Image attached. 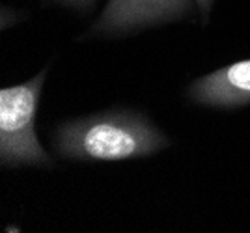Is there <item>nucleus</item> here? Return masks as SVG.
Here are the masks:
<instances>
[{
	"mask_svg": "<svg viewBox=\"0 0 250 233\" xmlns=\"http://www.w3.org/2000/svg\"><path fill=\"white\" fill-rule=\"evenodd\" d=\"M187 97L192 103L217 108L250 103V60H241L224 65L213 73L196 78L187 88Z\"/></svg>",
	"mask_w": 250,
	"mask_h": 233,
	"instance_id": "obj_4",
	"label": "nucleus"
},
{
	"mask_svg": "<svg viewBox=\"0 0 250 233\" xmlns=\"http://www.w3.org/2000/svg\"><path fill=\"white\" fill-rule=\"evenodd\" d=\"M67 4H77V6H90L94 0H63Z\"/></svg>",
	"mask_w": 250,
	"mask_h": 233,
	"instance_id": "obj_6",
	"label": "nucleus"
},
{
	"mask_svg": "<svg viewBox=\"0 0 250 233\" xmlns=\"http://www.w3.org/2000/svg\"><path fill=\"white\" fill-rule=\"evenodd\" d=\"M192 0H108L90 36L106 38L142 30L187 15Z\"/></svg>",
	"mask_w": 250,
	"mask_h": 233,
	"instance_id": "obj_3",
	"label": "nucleus"
},
{
	"mask_svg": "<svg viewBox=\"0 0 250 233\" xmlns=\"http://www.w3.org/2000/svg\"><path fill=\"white\" fill-rule=\"evenodd\" d=\"M47 69L34 78L0 92V162L2 166H52L36 135V114Z\"/></svg>",
	"mask_w": 250,
	"mask_h": 233,
	"instance_id": "obj_2",
	"label": "nucleus"
},
{
	"mask_svg": "<svg viewBox=\"0 0 250 233\" xmlns=\"http://www.w3.org/2000/svg\"><path fill=\"white\" fill-rule=\"evenodd\" d=\"M196 4H198L202 15H204V17H208L209 10H211V6H213V0H196Z\"/></svg>",
	"mask_w": 250,
	"mask_h": 233,
	"instance_id": "obj_5",
	"label": "nucleus"
},
{
	"mask_svg": "<svg viewBox=\"0 0 250 233\" xmlns=\"http://www.w3.org/2000/svg\"><path fill=\"white\" fill-rule=\"evenodd\" d=\"M170 146L168 136L149 119L127 110H110L62 123L52 148L75 160H125L153 155Z\"/></svg>",
	"mask_w": 250,
	"mask_h": 233,
	"instance_id": "obj_1",
	"label": "nucleus"
}]
</instances>
